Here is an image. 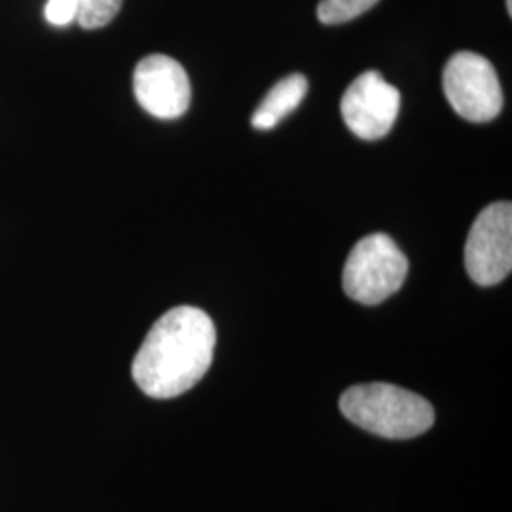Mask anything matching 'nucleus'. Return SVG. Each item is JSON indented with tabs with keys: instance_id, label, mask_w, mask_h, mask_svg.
Listing matches in <instances>:
<instances>
[{
	"instance_id": "1",
	"label": "nucleus",
	"mask_w": 512,
	"mask_h": 512,
	"mask_svg": "<svg viewBox=\"0 0 512 512\" xmlns=\"http://www.w3.org/2000/svg\"><path fill=\"white\" fill-rule=\"evenodd\" d=\"M215 346L217 330L205 311L192 306L165 311L133 359V380L152 399L179 397L207 374Z\"/></svg>"
},
{
	"instance_id": "2",
	"label": "nucleus",
	"mask_w": 512,
	"mask_h": 512,
	"mask_svg": "<svg viewBox=\"0 0 512 512\" xmlns=\"http://www.w3.org/2000/svg\"><path fill=\"white\" fill-rule=\"evenodd\" d=\"M340 410L357 427L384 439H414L435 423L429 401L399 385L380 382L346 389L340 397Z\"/></svg>"
},
{
	"instance_id": "3",
	"label": "nucleus",
	"mask_w": 512,
	"mask_h": 512,
	"mask_svg": "<svg viewBox=\"0 0 512 512\" xmlns=\"http://www.w3.org/2000/svg\"><path fill=\"white\" fill-rule=\"evenodd\" d=\"M408 258L387 234L361 239L349 253L342 285L351 300L376 306L403 287Z\"/></svg>"
},
{
	"instance_id": "4",
	"label": "nucleus",
	"mask_w": 512,
	"mask_h": 512,
	"mask_svg": "<svg viewBox=\"0 0 512 512\" xmlns=\"http://www.w3.org/2000/svg\"><path fill=\"white\" fill-rule=\"evenodd\" d=\"M442 90L452 109L469 122H490L503 109V90L494 65L475 52H458L448 59Z\"/></svg>"
},
{
	"instance_id": "5",
	"label": "nucleus",
	"mask_w": 512,
	"mask_h": 512,
	"mask_svg": "<svg viewBox=\"0 0 512 512\" xmlns=\"http://www.w3.org/2000/svg\"><path fill=\"white\" fill-rule=\"evenodd\" d=\"M465 268L480 287L497 285L511 274V203H492L476 217L465 243Z\"/></svg>"
},
{
	"instance_id": "6",
	"label": "nucleus",
	"mask_w": 512,
	"mask_h": 512,
	"mask_svg": "<svg viewBox=\"0 0 512 512\" xmlns=\"http://www.w3.org/2000/svg\"><path fill=\"white\" fill-rule=\"evenodd\" d=\"M340 110L353 135L363 141H378L397 122L401 93L376 71L357 76L342 97Z\"/></svg>"
},
{
	"instance_id": "7",
	"label": "nucleus",
	"mask_w": 512,
	"mask_h": 512,
	"mask_svg": "<svg viewBox=\"0 0 512 512\" xmlns=\"http://www.w3.org/2000/svg\"><path fill=\"white\" fill-rule=\"evenodd\" d=\"M133 92L141 109L160 120L181 118L190 107V78L179 61L164 54L147 55L133 73Z\"/></svg>"
},
{
	"instance_id": "8",
	"label": "nucleus",
	"mask_w": 512,
	"mask_h": 512,
	"mask_svg": "<svg viewBox=\"0 0 512 512\" xmlns=\"http://www.w3.org/2000/svg\"><path fill=\"white\" fill-rule=\"evenodd\" d=\"M308 93V78L304 74L294 73L279 80L262 103L255 110L251 124L255 129H272L285 120Z\"/></svg>"
},
{
	"instance_id": "9",
	"label": "nucleus",
	"mask_w": 512,
	"mask_h": 512,
	"mask_svg": "<svg viewBox=\"0 0 512 512\" xmlns=\"http://www.w3.org/2000/svg\"><path fill=\"white\" fill-rule=\"evenodd\" d=\"M380 0H321L317 6V18L325 25H340L363 16Z\"/></svg>"
},
{
	"instance_id": "10",
	"label": "nucleus",
	"mask_w": 512,
	"mask_h": 512,
	"mask_svg": "<svg viewBox=\"0 0 512 512\" xmlns=\"http://www.w3.org/2000/svg\"><path fill=\"white\" fill-rule=\"evenodd\" d=\"M124 0H80L76 21L82 29H101L118 16Z\"/></svg>"
},
{
	"instance_id": "11",
	"label": "nucleus",
	"mask_w": 512,
	"mask_h": 512,
	"mask_svg": "<svg viewBox=\"0 0 512 512\" xmlns=\"http://www.w3.org/2000/svg\"><path fill=\"white\" fill-rule=\"evenodd\" d=\"M80 0H48L44 6V18L54 27H67L78 16Z\"/></svg>"
},
{
	"instance_id": "12",
	"label": "nucleus",
	"mask_w": 512,
	"mask_h": 512,
	"mask_svg": "<svg viewBox=\"0 0 512 512\" xmlns=\"http://www.w3.org/2000/svg\"><path fill=\"white\" fill-rule=\"evenodd\" d=\"M507 10H509V14H512V0H507Z\"/></svg>"
}]
</instances>
